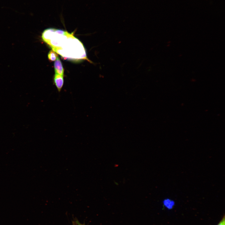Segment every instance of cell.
Returning <instances> with one entry per match:
<instances>
[{
  "label": "cell",
  "mask_w": 225,
  "mask_h": 225,
  "mask_svg": "<svg viewBox=\"0 0 225 225\" xmlns=\"http://www.w3.org/2000/svg\"><path fill=\"white\" fill-rule=\"evenodd\" d=\"M54 82L59 92H60L64 84L63 76L55 73L54 78Z\"/></svg>",
  "instance_id": "6da1fadb"
},
{
  "label": "cell",
  "mask_w": 225,
  "mask_h": 225,
  "mask_svg": "<svg viewBox=\"0 0 225 225\" xmlns=\"http://www.w3.org/2000/svg\"><path fill=\"white\" fill-rule=\"evenodd\" d=\"M54 68L55 73L63 76V68L62 62L58 57H57L54 63Z\"/></svg>",
  "instance_id": "7a4b0ae2"
},
{
  "label": "cell",
  "mask_w": 225,
  "mask_h": 225,
  "mask_svg": "<svg viewBox=\"0 0 225 225\" xmlns=\"http://www.w3.org/2000/svg\"><path fill=\"white\" fill-rule=\"evenodd\" d=\"M164 205L166 207L171 208L173 207L174 205V201L169 198H166L163 201Z\"/></svg>",
  "instance_id": "3957f363"
},
{
  "label": "cell",
  "mask_w": 225,
  "mask_h": 225,
  "mask_svg": "<svg viewBox=\"0 0 225 225\" xmlns=\"http://www.w3.org/2000/svg\"><path fill=\"white\" fill-rule=\"evenodd\" d=\"M57 57V54L52 50H50L48 54V58L49 60L51 61H55Z\"/></svg>",
  "instance_id": "277c9868"
},
{
  "label": "cell",
  "mask_w": 225,
  "mask_h": 225,
  "mask_svg": "<svg viewBox=\"0 0 225 225\" xmlns=\"http://www.w3.org/2000/svg\"><path fill=\"white\" fill-rule=\"evenodd\" d=\"M225 217L224 216L223 218L217 225H225Z\"/></svg>",
  "instance_id": "5b68a950"
},
{
  "label": "cell",
  "mask_w": 225,
  "mask_h": 225,
  "mask_svg": "<svg viewBox=\"0 0 225 225\" xmlns=\"http://www.w3.org/2000/svg\"><path fill=\"white\" fill-rule=\"evenodd\" d=\"M73 225H83L80 223L79 222H75V223H74V224H73Z\"/></svg>",
  "instance_id": "8992f818"
}]
</instances>
